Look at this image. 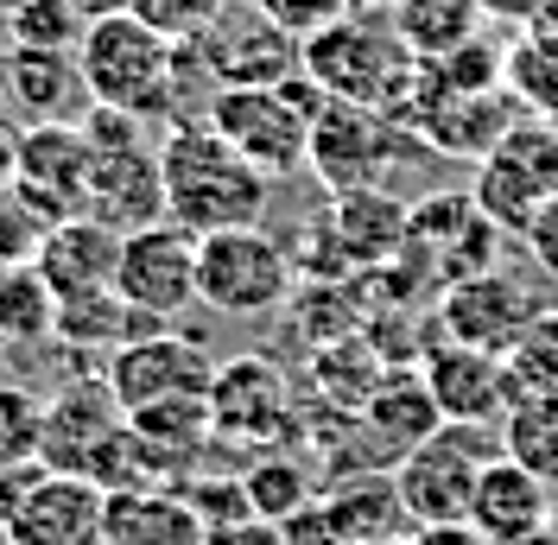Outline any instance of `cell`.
<instances>
[{
  "instance_id": "1",
  "label": "cell",
  "mask_w": 558,
  "mask_h": 545,
  "mask_svg": "<svg viewBox=\"0 0 558 545\" xmlns=\"http://www.w3.org/2000/svg\"><path fill=\"white\" fill-rule=\"evenodd\" d=\"M159 191L166 216L191 235H222V229H260L274 204V178L247 166L209 121H184L159 140Z\"/></svg>"
},
{
  "instance_id": "2",
  "label": "cell",
  "mask_w": 558,
  "mask_h": 545,
  "mask_svg": "<svg viewBox=\"0 0 558 545\" xmlns=\"http://www.w3.org/2000/svg\"><path fill=\"white\" fill-rule=\"evenodd\" d=\"M305 76L330 102L381 108V114H407L418 83V51L400 38L387 7H349L337 20H324L317 33H305Z\"/></svg>"
},
{
  "instance_id": "3",
  "label": "cell",
  "mask_w": 558,
  "mask_h": 545,
  "mask_svg": "<svg viewBox=\"0 0 558 545\" xmlns=\"http://www.w3.org/2000/svg\"><path fill=\"white\" fill-rule=\"evenodd\" d=\"M76 64H83V83H89L96 108L153 121V114H172L184 102L178 45L166 33H153L146 20H134V13L89 20L83 38H76Z\"/></svg>"
},
{
  "instance_id": "4",
  "label": "cell",
  "mask_w": 558,
  "mask_h": 545,
  "mask_svg": "<svg viewBox=\"0 0 558 545\" xmlns=\"http://www.w3.org/2000/svg\"><path fill=\"white\" fill-rule=\"evenodd\" d=\"M330 102L312 76H286V83H242V89H216L204 108V121L242 153L247 166H260L267 178H292L305 171L312 153V121L317 108Z\"/></svg>"
},
{
  "instance_id": "5",
  "label": "cell",
  "mask_w": 558,
  "mask_h": 545,
  "mask_svg": "<svg viewBox=\"0 0 558 545\" xmlns=\"http://www.w3.org/2000/svg\"><path fill=\"white\" fill-rule=\"evenodd\" d=\"M305 38L286 33L260 0H222V13L197 38L178 45V76L197 70L209 96L216 89H242V83H286L305 70Z\"/></svg>"
},
{
  "instance_id": "6",
  "label": "cell",
  "mask_w": 558,
  "mask_h": 545,
  "mask_svg": "<svg viewBox=\"0 0 558 545\" xmlns=\"http://www.w3.org/2000/svg\"><path fill=\"white\" fill-rule=\"evenodd\" d=\"M83 134H89V204H83V216L108 222L114 235L159 222V216H166V191H159V146H146V134H140L134 114L89 108Z\"/></svg>"
},
{
  "instance_id": "7",
  "label": "cell",
  "mask_w": 558,
  "mask_h": 545,
  "mask_svg": "<svg viewBox=\"0 0 558 545\" xmlns=\"http://www.w3.org/2000/svg\"><path fill=\"white\" fill-rule=\"evenodd\" d=\"M501 457V425H470V419H445L425 444H413L393 482H400V501L418 526H438V520H470L476 501V482L483 470Z\"/></svg>"
},
{
  "instance_id": "8",
  "label": "cell",
  "mask_w": 558,
  "mask_h": 545,
  "mask_svg": "<svg viewBox=\"0 0 558 545\" xmlns=\"http://www.w3.org/2000/svg\"><path fill=\"white\" fill-rule=\"evenodd\" d=\"M299 292L292 247L267 229H222L197 247V305L216 317H274Z\"/></svg>"
},
{
  "instance_id": "9",
  "label": "cell",
  "mask_w": 558,
  "mask_h": 545,
  "mask_svg": "<svg viewBox=\"0 0 558 545\" xmlns=\"http://www.w3.org/2000/svg\"><path fill=\"white\" fill-rule=\"evenodd\" d=\"M470 197L495 222V235H526V222L539 216L546 197H558V121H539V114H521L501 146L476 159V178H470Z\"/></svg>"
},
{
  "instance_id": "10",
  "label": "cell",
  "mask_w": 558,
  "mask_h": 545,
  "mask_svg": "<svg viewBox=\"0 0 558 545\" xmlns=\"http://www.w3.org/2000/svg\"><path fill=\"white\" fill-rule=\"evenodd\" d=\"M197 247H204V235H191L172 216H159L146 229H128L121 235V261H114V292L140 317L172 324L178 311L197 305Z\"/></svg>"
},
{
  "instance_id": "11",
  "label": "cell",
  "mask_w": 558,
  "mask_h": 545,
  "mask_svg": "<svg viewBox=\"0 0 558 545\" xmlns=\"http://www.w3.org/2000/svg\"><path fill=\"white\" fill-rule=\"evenodd\" d=\"M407 140V128L381 114V108H355V102H324L312 121V153L305 171H317V184L330 197L349 191H381L387 178V153Z\"/></svg>"
},
{
  "instance_id": "12",
  "label": "cell",
  "mask_w": 558,
  "mask_h": 545,
  "mask_svg": "<svg viewBox=\"0 0 558 545\" xmlns=\"http://www.w3.org/2000/svg\"><path fill=\"white\" fill-rule=\"evenodd\" d=\"M102 380L114 387L121 412H146V407H166V400H209L216 362H209L204 342L153 330V337L121 342V349L108 355Z\"/></svg>"
},
{
  "instance_id": "13",
  "label": "cell",
  "mask_w": 558,
  "mask_h": 545,
  "mask_svg": "<svg viewBox=\"0 0 558 545\" xmlns=\"http://www.w3.org/2000/svg\"><path fill=\"white\" fill-rule=\"evenodd\" d=\"M209 425L216 444L235 450H279L292 432V387L286 368H274L267 355H235L222 362L209 380Z\"/></svg>"
},
{
  "instance_id": "14",
  "label": "cell",
  "mask_w": 558,
  "mask_h": 545,
  "mask_svg": "<svg viewBox=\"0 0 558 545\" xmlns=\"http://www.w3.org/2000/svg\"><path fill=\"white\" fill-rule=\"evenodd\" d=\"M539 299L521 272H501V267H476L445 286L438 299V337L470 342V349H488V355H508L521 330L539 317Z\"/></svg>"
},
{
  "instance_id": "15",
  "label": "cell",
  "mask_w": 558,
  "mask_h": 545,
  "mask_svg": "<svg viewBox=\"0 0 558 545\" xmlns=\"http://www.w3.org/2000/svg\"><path fill=\"white\" fill-rule=\"evenodd\" d=\"M13 204L51 229L70 222L89 204V134L83 121H58V128H26L20 134V178H13Z\"/></svg>"
},
{
  "instance_id": "16",
  "label": "cell",
  "mask_w": 558,
  "mask_h": 545,
  "mask_svg": "<svg viewBox=\"0 0 558 545\" xmlns=\"http://www.w3.org/2000/svg\"><path fill=\"white\" fill-rule=\"evenodd\" d=\"M425 387L445 419H470V425H501L514 407V380H508V355H488L470 342L438 337V349H425Z\"/></svg>"
},
{
  "instance_id": "17",
  "label": "cell",
  "mask_w": 558,
  "mask_h": 545,
  "mask_svg": "<svg viewBox=\"0 0 558 545\" xmlns=\"http://www.w3.org/2000/svg\"><path fill=\"white\" fill-rule=\"evenodd\" d=\"M553 513H558V488L539 482L526 463H514V457L501 450L483 470V482H476L470 526H476L488 545H539L553 533Z\"/></svg>"
},
{
  "instance_id": "18",
  "label": "cell",
  "mask_w": 558,
  "mask_h": 545,
  "mask_svg": "<svg viewBox=\"0 0 558 545\" xmlns=\"http://www.w3.org/2000/svg\"><path fill=\"white\" fill-rule=\"evenodd\" d=\"M108 488L70 470H38L26 508L13 513L7 540L13 545H102Z\"/></svg>"
},
{
  "instance_id": "19",
  "label": "cell",
  "mask_w": 558,
  "mask_h": 545,
  "mask_svg": "<svg viewBox=\"0 0 558 545\" xmlns=\"http://www.w3.org/2000/svg\"><path fill=\"white\" fill-rule=\"evenodd\" d=\"M121 425H128V412H121V400H114L108 380H64V387L45 400V444H38V463H45V470L83 476L89 457H96Z\"/></svg>"
},
{
  "instance_id": "20",
  "label": "cell",
  "mask_w": 558,
  "mask_h": 545,
  "mask_svg": "<svg viewBox=\"0 0 558 545\" xmlns=\"http://www.w3.org/2000/svg\"><path fill=\"white\" fill-rule=\"evenodd\" d=\"M7 108L26 128H58V121H89V83L76 51H45V45H13L7 51Z\"/></svg>"
},
{
  "instance_id": "21",
  "label": "cell",
  "mask_w": 558,
  "mask_h": 545,
  "mask_svg": "<svg viewBox=\"0 0 558 545\" xmlns=\"http://www.w3.org/2000/svg\"><path fill=\"white\" fill-rule=\"evenodd\" d=\"M114 261H121V235L96 222V216H70V222H51L38 235L33 267L38 279L51 286V299L70 305V299H96V292H114Z\"/></svg>"
},
{
  "instance_id": "22",
  "label": "cell",
  "mask_w": 558,
  "mask_h": 545,
  "mask_svg": "<svg viewBox=\"0 0 558 545\" xmlns=\"http://www.w3.org/2000/svg\"><path fill=\"white\" fill-rule=\"evenodd\" d=\"M495 247V222H488L470 191H445V197H425L418 209H407V247L400 254H438L451 261V279L476 272Z\"/></svg>"
},
{
  "instance_id": "23",
  "label": "cell",
  "mask_w": 558,
  "mask_h": 545,
  "mask_svg": "<svg viewBox=\"0 0 558 545\" xmlns=\"http://www.w3.org/2000/svg\"><path fill=\"white\" fill-rule=\"evenodd\" d=\"M209 520L184 488H121L108 495L102 545H204Z\"/></svg>"
},
{
  "instance_id": "24",
  "label": "cell",
  "mask_w": 558,
  "mask_h": 545,
  "mask_svg": "<svg viewBox=\"0 0 558 545\" xmlns=\"http://www.w3.org/2000/svg\"><path fill=\"white\" fill-rule=\"evenodd\" d=\"M355 425H362L368 444H375V463H400L413 444H425L438 425H445V412H438V400H432L425 375H381L375 393L355 407Z\"/></svg>"
},
{
  "instance_id": "25",
  "label": "cell",
  "mask_w": 558,
  "mask_h": 545,
  "mask_svg": "<svg viewBox=\"0 0 558 545\" xmlns=\"http://www.w3.org/2000/svg\"><path fill=\"white\" fill-rule=\"evenodd\" d=\"M317 495H324V508L343 526L349 545L407 540L418 526L413 513H407V501H400V482L387 476V470H349L343 482H330V488H317Z\"/></svg>"
},
{
  "instance_id": "26",
  "label": "cell",
  "mask_w": 558,
  "mask_h": 545,
  "mask_svg": "<svg viewBox=\"0 0 558 545\" xmlns=\"http://www.w3.org/2000/svg\"><path fill=\"white\" fill-rule=\"evenodd\" d=\"M501 83L514 89V102L533 108L539 121H558V0H539L526 33L501 58Z\"/></svg>"
},
{
  "instance_id": "27",
  "label": "cell",
  "mask_w": 558,
  "mask_h": 545,
  "mask_svg": "<svg viewBox=\"0 0 558 545\" xmlns=\"http://www.w3.org/2000/svg\"><path fill=\"white\" fill-rule=\"evenodd\" d=\"M400 38L413 45L418 58H438V51H457L470 38H483V0H393L387 7Z\"/></svg>"
},
{
  "instance_id": "28",
  "label": "cell",
  "mask_w": 558,
  "mask_h": 545,
  "mask_svg": "<svg viewBox=\"0 0 558 545\" xmlns=\"http://www.w3.org/2000/svg\"><path fill=\"white\" fill-rule=\"evenodd\" d=\"M501 450L558 488V393L553 400H514L501 419Z\"/></svg>"
},
{
  "instance_id": "29",
  "label": "cell",
  "mask_w": 558,
  "mask_h": 545,
  "mask_svg": "<svg viewBox=\"0 0 558 545\" xmlns=\"http://www.w3.org/2000/svg\"><path fill=\"white\" fill-rule=\"evenodd\" d=\"M58 330V299L38 267L0 272V342H45Z\"/></svg>"
},
{
  "instance_id": "30",
  "label": "cell",
  "mask_w": 558,
  "mask_h": 545,
  "mask_svg": "<svg viewBox=\"0 0 558 545\" xmlns=\"http://www.w3.org/2000/svg\"><path fill=\"white\" fill-rule=\"evenodd\" d=\"M508 380H514V400H553L558 393V311H539L521 330V342L508 349Z\"/></svg>"
},
{
  "instance_id": "31",
  "label": "cell",
  "mask_w": 558,
  "mask_h": 545,
  "mask_svg": "<svg viewBox=\"0 0 558 545\" xmlns=\"http://www.w3.org/2000/svg\"><path fill=\"white\" fill-rule=\"evenodd\" d=\"M242 488H247V508L267 513V520H286L292 508H305L317 495V482L305 476V463H292V457H260V463H242Z\"/></svg>"
},
{
  "instance_id": "32",
  "label": "cell",
  "mask_w": 558,
  "mask_h": 545,
  "mask_svg": "<svg viewBox=\"0 0 558 545\" xmlns=\"http://www.w3.org/2000/svg\"><path fill=\"white\" fill-rule=\"evenodd\" d=\"M38 444H45V400L20 380H0V470L38 463Z\"/></svg>"
},
{
  "instance_id": "33",
  "label": "cell",
  "mask_w": 558,
  "mask_h": 545,
  "mask_svg": "<svg viewBox=\"0 0 558 545\" xmlns=\"http://www.w3.org/2000/svg\"><path fill=\"white\" fill-rule=\"evenodd\" d=\"M7 38H13V45H45V51H76L83 13L64 7V0H33V7H20V13L7 20Z\"/></svg>"
},
{
  "instance_id": "34",
  "label": "cell",
  "mask_w": 558,
  "mask_h": 545,
  "mask_svg": "<svg viewBox=\"0 0 558 545\" xmlns=\"http://www.w3.org/2000/svg\"><path fill=\"white\" fill-rule=\"evenodd\" d=\"M128 13H134V20H146L153 33H166L172 45H184V38H197L209 20L222 13V0H134Z\"/></svg>"
},
{
  "instance_id": "35",
  "label": "cell",
  "mask_w": 558,
  "mask_h": 545,
  "mask_svg": "<svg viewBox=\"0 0 558 545\" xmlns=\"http://www.w3.org/2000/svg\"><path fill=\"white\" fill-rule=\"evenodd\" d=\"M279 533H286V545H349L343 526H337L330 508H324V495H312L305 508L286 513V520H279Z\"/></svg>"
},
{
  "instance_id": "36",
  "label": "cell",
  "mask_w": 558,
  "mask_h": 545,
  "mask_svg": "<svg viewBox=\"0 0 558 545\" xmlns=\"http://www.w3.org/2000/svg\"><path fill=\"white\" fill-rule=\"evenodd\" d=\"M204 545H286V533L267 513H229V520H209Z\"/></svg>"
},
{
  "instance_id": "37",
  "label": "cell",
  "mask_w": 558,
  "mask_h": 545,
  "mask_svg": "<svg viewBox=\"0 0 558 545\" xmlns=\"http://www.w3.org/2000/svg\"><path fill=\"white\" fill-rule=\"evenodd\" d=\"M526 254H533V267L546 272V279H558V197H546L539 204V216L526 222Z\"/></svg>"
},
{
  "instance_id": "38",
  "label": "cell",
  "mask_w": 558,
  "mask_h": 545,
  "mask_svg": "<svg viewBox=\"0 0 558 545\" xmlns=\"http://www.w3.org/2000/svg\"><path fill=\"white\" fill-rule=\"evenodd\" d=\"M45 463H13V470H0V533L13 526V513L26 508V495H33V482Z\"/></svg>"
},
{
  "instance_id": "39",
  "label": "cell",
  "mask_w": 558,
  "mask_h": 545,
  "mask_svg": "<svg viewBox=\"0 0 558 545\" xmlns=\"http://www.w3.org/2000/svg\"><path fill=\"white\" fill-rule=\"evenodd\" d=\"M407 545H488L470 520H438V526H413Z\"/></svg>"
},
{
  "instance_id": "40",
  "label": "cell",
  "mask_w": 558,
  "mask_h": 545,
  "mask_svg": "<svg viewBox=\"0 0 558 545\" xmlns=\"http://www.w3.org/2000/svg\"><path fill=\"white\" fill-rule=\"evenodd\" d=\"M64 7H76V13H83V26H89V20H108V13H128L134 0H64Z\"/></svg>"
},
{
  "instance_id": "41",
  "label": "cell",
  "mask_w": 558,
  "mask_h": 545,
  "mask_svg": "<svg viewBox=\"0 0 558 545\" xmlns=\"http://www.w3.org/2000/svg\"><path fill=\"white\" fill-rule=\"evenodd\" d=\"M533 7H539V0H483L488 20H533Z\"/></svg>"
},
{
  "instance_id": "42",
  "label": "cell",
  "mask_w": 558,
  "mask_h": 545,
  "mask_svg": "<svg viewBox=\"0 0 558 545\" xmlns=\"http://www.w3.org/2000/svg\"><path fill=\"white\" fill-rule=\"evenodd\" d=\"M20 7H33V0H0V26H7V20H13Z\"/></svg>"
},
{
  "instance_id": "43",
  "label": "cell",
  "mask_w": 558,
  "mask_h": 545,
  "mask_svg": "<svg viewBox=\"0 0 558 545\" xmlns=\"http://www.w3.org/2000/svg\"><path fill=\"white\" fill-rule=\"evenodd\" d=\"M0 121H7V64H0Z\"/></svg>"
},
{
  "instance_id": "44",
  "label": "cell",
  "mask_w": 558,
  "mask_h": 545,
  "mask_svg": "<svg viewBox=\"0 0 558 545\" xmlns=\"http://www.w3.org/2000/svg\"><path fill=\"white\" fill-rule=\"evenodd\" d=\"M368 545H407V540H368Z\"/></svg>"
},
{
  "instance_id": "45",
  "label": "cell",
  "mask_w": 558,
  "mask_h": 545,
  "mask_svg": "<svg viewBox=\"0 0 558 545\" xmlns=\"http://www.w3.org/2000/svg\"><path fill=\"white\" fill-rule=\"evenodd\" d=\"M553 540H558V513H553Z\"/></svg>"
},
{
  "instance_id": "46",
  "label": "cell",
  "mask_w": 558,
  "mask_h": 545,
  "mask_svg": "<svg viewBox=\"0 0 558 545\" xmlns=\"http://www.w3.org/2000/svg\"><path fill=\"white\" fill-rule=\"evenodd\" d=\"M0 545H13V540H7V533H0Z\"/></svg>"
}]
</instances>
